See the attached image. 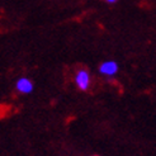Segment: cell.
Instances as JSON below:
<instances>
[{"instance_id":"1","label":"cell","mask_w":156,"mask_h":156,"mask_svg":"<svg viewBox=\"0 0 156 156\" xmlns=\"http://www.w3.org/2000/svg\"><path fill=\"white\" fill-rule=\"evenodd\" d=\"M74 81H75V85L77 87L79 90L88 91L90 85H91V75L87 69H80V70L76 71Z\"/></svg>"},{"instance_id":"2","label":"cell","mask_w":156,"mask_h":156,"mask_svg":"<svg viewBox=\"0 0 156 156\" xmlns=\"http://www.w3.org/2000/svg\"><path fill=\"white\" fill-rule=\"evenodd\" d=\"M98 71L105 77H113L119 71V64L114 60H105L99 65Z\"/></svg>"},{"instance_id":"3","label":"cell","mask_w":156,"mask_h":156,"mask_svg":"<svg viewBox=\"0 0 156 156\" xmlns=\"http://www.w3.org/2000/svg\"><path fill=\"white\" fill-rule=\"evenodd\" d=\"M15 88L22 94H30L34 89V85L33 81L28 79V77H19L17 83H15Z\"/></svg>"},{"instance_id":"4","label":"cell","mask_w":156,"mask_h":156,"mask_svg":"<svg viewBox=\"0 0 156 156\" xmlns=\"http://www.w3.org/2000/svg\"><path fill=\"white\" fill-rule=\"evenodd\" d=\"M117 2H118V0H105V3H108V4H114Z\"/></svg>"},{"instance_id":"5","label":"cell","mask_w":156,"mask_h":156,"mask_svg":"<svg viewBox=\"0 0 156 156\" xmlns=\"http://www.w3.org/2000/svg\"><path fill=\"white\" fill-rule=\"evenodd\" d=\"M91 156H99V155H91Z\"/></svg>"}]
</instances>
